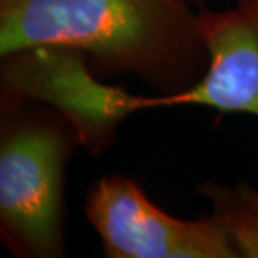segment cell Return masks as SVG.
I'll list each match as a JSON object with an SVG mask.
<instances>
[{"label":"cell","instance_id":"6","mask_svg":"<svg viewBox=\"0 0 258 258\" xmlns=\"http://www.w3.org/2000/svg\"><path fill=\"white\" fill-rule=\"evenodd\" d=\"M196 193L211 203V216L225 228L236 256L258 258V189L205 181Z\"/></svg>","mask_w":258,"mask_h":258},{"label":"cell","instance_id":"2","mask_svg":"<svg viewBox=\"0 0 258 258\" xmlns=\"http://www.w3.org/2000/svg\"><path fill=\"white\" fill-rule=\"evenodd\" d=\"M2 106L0 236L20 258L66 255V164L79 144L54 109Z\"/></svg>","mask_w":258,"mask_h":258},{"label":"cell","instance_id":"7","mask_svg":"<svg viewBox=\"0 0 258 258\" xmlns=\"http://www.w3.org/2000/svg\"><path fill=\"white\" fill-rule=\"evenodd\" d=\"M236 5L253 20L258 29V0H236Z\"/></svg>","mask_w":258,"mask_h":258},{"label":"cell","instance_id":"3","mask_svg":"<svg viewBox=\"0 0 258 258\" xmlns=\"http://www.w3.org/2000/svg\"><path fill=\"white\" fill-rule=\"evenodd\" d=\"M92 72L84 54L60 45L10 54L2 57V106H47L72 126L79 146L99 154L114 143L129 114L161 106L159 94H129Z\"/></svg>","mask_w":258,"mask_h":258},{"label":"cell","instance_id":"8","mask_svg":"<svg viewBox=\"0 0 258 258\" xmlns=\"http://www.w3.org/2000/svg\"><path fill=\"white\" fill-rule=\"evenodd\" d=\"M191 2H195L200 9H203V0H191Z\"/></svg>","mask_w":258,"mask_h":258},{"label":"cell","instance_id":"5","mask_svg":"<svg viewBox=\"0 0 258 258\" xmlns=\"http://www.w3.org/2000/svg\"><path fill=\"white\" fill-rule=\"evenodd\" d=\"M198 30L208 67L191 87L159 94L161 107L203 106L258 117V29L238 5L228 10H198Z\"/></svg>","mask_w":258,"mask_h":258},{"label":"cell","instance_id":"1","mask_svg":"<svg viewBox=\"0 0 258 258\" xmlns=\"http://www.w3.org/2000/svg\"><path fill=\"white\" fill-rule=\"evenodd\" d=\"M191 0H0V57L60 45L94 74H131L159 94L200 81L208 54Z\"/></svg>","mask_w":258,"mask_h":258},{"label":"cell","instance_id":"4","mask_svg":"<svg viewBox=\"0 0 258 258\" xmlns=\"http://www.w3.org/2000/svg\"><path fill=\"white\" fill-rule=\"evenodd\" d=\"M84 210L109 258H238L211 215L200 220L171 216L124 174L96 179Z\"/></svg>","mask_w":258,"mask_h":258}]
</instances>
